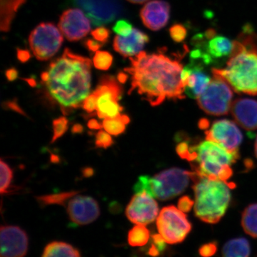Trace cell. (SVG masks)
I'll list each match as a JSON object with an SVG mask.
<instances>
[{
    "instance_id": "30bf717a",
    "label": "cell",
    "mask_w": 257,
    "mask_h": 257,
    "mask_svg": "<svg viewBox=\"0 0 257 257\" xmlns=\"http://www.w3.org/2000/svg\"><path fill=\"white\" fill-rule=\"evenodd\" d=\"M63 37L60 29L52 23H42L30 33L29 43L37 60H50L60 50Z\"/></svg>"
},
{
    "instance_id": "8fae6325",
    "label": "cell",
    "mask_w": 257,
    "mask_h": 257,
    "mask_svg": "<svg viewBox=\"0 0 257 257\" xmlns=\"http://www.w3.org/2000/svg\"><path fill=\"white\" fill-rule=\"evenodd\" d=\"M206 139L224 147L231 153H239L243 135L234 121L220 119L214 121L205 130Z\"/></svg>"
},
{
    "instance_id": "cb8c5ba5",
    "label": "cell",
    "mask_w": 257,
    "mask_h": 257,
    "mask_svg": "<svg viewBox=\"0 0 257 257\" xmlns=\"http://www.w3.org/2000/svg\"><path fill=\"white\" fill-rule=\"evenodd\" d=\"M241 226L246 234L257 238V203L245 208L241 216Z\"/></svg>"
},
{
    "instance_id": "ac0fdd59",
    "label": "cell",
    "mask_w": 257,
    "mask_h": 257,
    "mask_svg": "<svg viewBox=\"0 0 257 257\" xmlns=\"http://www.w3.org/2000/svg\"><path fill=\"white\" fill-rule=\"evenodd\" d=\"M231 112L236 124L247 131L257 130V101L238 98L232 102Z\"/></svg>"
},
{
    "instance_id": "484cf974",
    "label": "cell",
    "mask_w": 257,
    "mask_h": 257,
    "mask_svg": "<svg viewBox=\"0 0 257 257\" xmlns=\"http://www.w3.org/2000/svg\"><path fill=\"white\" fill-rule=\"evenodd\" d=\"M150 232L145 225L137 224L128 231V242L130 246H143L148 242Z\"/></svg>"
},
{
    "instance_id": "b9f144b4",
    "label": "cell",
    "mask_w": 257,
    "mask_h": 257,
    "mask_svg": "<svg viewBox=\"0 0 257 257\" xmlns=\"http://www.w3.org/2000/svg\"><path fill=\"white\" fill-rule=\"evenodd\" d=\"M87 126L90 128V130H100V128L102 127V124L101 125L99 124V123L98 122L97 120L92 119L88 121Z\"/></svg>"
},
{
    "instance_id": "4dcf8cb0",
    "label": "cell",
    "mask_w": 257,
    "mask_h": 257,
    "mask_svg": "<svg viewBox=\"0 0 257 257\" xmlns=\"http://www.w3.org/2000/svg\"><path fill=\"white\" fill-rule=\"evenodd\" d=\"M68 119L65 116H61V117L54 120L53 122H52L54 133L51 143H55V141L63 136L68 130Z\"/></svg>"
},
{
    "instance_id": "ab89813d",
    "label": "cell",
    "mask_w": 257,
    "mask_h": 257,
    "mask_svg": "<svg viewBox=\"0 0 257 257\" xmlns=\"http://www.w3.org/2000/svg\"><path fill=\"white\" fill-rule=\"evenodd\" d=\"M18 57L22 62H28L30 58V54L28 50H18Z\"/></svg>"
},
{
    "instance_id": "d6a6232c",
    "label": "cell",
    "mask_w": 257,
    "mask_h": 257,
    "mask_svg": "<svg viewBox=\"0 0 257 257\" xmlns=\"http://www.w3.org/2000/svg\"><path fill=\"white\" fill-rule=\"evenodd\" d=\"M112 138L110 134L106 133L105 130H100L96 135L95 145L98 148L107 149L113 145Z\"/></svg>"
},
{
    "instance_id": "74e56055",
    "label": "cell",
    "mask_w": 257,
    "mask_h": 257,
    "mask_svg": "<svg viewBox=\"0 0 257 257\" xmlns=\"http://www.w3.org/2000/svg\"><path fill=\"white\" fill-rule=\"evenodd\" d=\"M193 206H194V202L189 197L184 196L179 199L178 208L183 212H189L192 209Z\"/></svg>"
},
{
    "instance_id": "d4e9b609",
    "label": "cell",
    "mask_w": 257,
    "mask_h": 257,
    "mask_svg": "<svg viewBox=\"0 0 257 257\" xmlns=\"http://www.w3.org/2000/svg\"><path fill=\"white\" fill-rule=\"evenodd\" d=\"M130 119L127 115L121 114L113 118H106L102 121V127L106 133L113 136H118L124 133L126 125L130 123Z\"/></svg>"
},
{
    "instance_id": "bcb514c9",
    "label": "cell",
    "mask_w": 257,
    "mask_h": 257,
    "mask_svg": "<svg viewBox=\"0 0 257 257\" xmlns=\"http://www.w3.org/2000/svg\"><path fill=\"white\" fill-rule=\"evenodd\" d=\"M127 75L128 74H119V76H118V80H119V82L124 83L126 79H127Z\"/></svg>"
},
{
    "instance_id": "e0dca14e",
    "label": "cell",
    "mask_w": 257,
    "mask_h": 257,
    "mask_svg": "<svg viewBox=\"0 0 257 257\" xmlns=\"http://www.w3.org/2000/svg\"><path fill=\"white\" fill-rule=\"evenodd\" d=\"M170 17V5L162 0L148 2L142 8L140 18L144 25L152 31L165 28Z\"/></svg>"
},
{
    "instance_id": "4fadbf2b",
    "label": "cell",
    "mask_w": 257,
    "mask_h": 257,
    "mask_svg": "<svg viewBox=\"0 0 257 257\" xmlns=\"http://www.w3.org/2000/svg\"><path fill=\"white\" fill-rule=\"evenodd\" d=\"M78 194L65 204L69 219L77 225L91 224L100 215L99 204L94 198Z\"/></svg>"
},
{
    "instance_id": "7c38bea8",
    "label": "cell",
    "mask_w": 257,
    "mask_h": 257,
    "mask_svg": "<svg viewBox=\"0 0 257 257\" xmlns=\"http://www.w3.org/2000/svg\"><path fill=\"white\" fill-rule=\"evenodd\" d=\"M128 220L135 224L148 225L159 215V207L153 197L146 192L135 194L126 209Z\"/></svg>"
},
{
    "instance_id": "52a82bcc",
    "label": "cell",
    "mask_w": 257,
    "mask_h": 257,
    "mask_svg": "<svg viewBox=\"0 0 257 257\" xmlns=\"http://www.w3.org/2000/svg\"><path fill=\"white\" fill-rule=\"evenodd\" d=\"M233 89L220 76L213 74L209 86L197 98L200 109L207 114L226 115L232 105Z\"/></svg>"
},
{
    "instance_id": "6da1fadb",
    "label": "cell",
    "mask_w": 257,
    "mask_h": 257,
    "mask_svg": "<svg viewBox=\"0 0 257 257\" xmlns=\"http://www.w3.org/2000/svg\"><path fill=\"white\" fill-rule=\"evenodd\" d=\"M182 55L175 57L160 50L157 53L147 54L142 51L135 57H130V65L124 72L131 77L128 94L136 91L152 106L162 104L166 99L180 100L185 98L182 84L183 64Z\"/></svg>"
},
{
    "instance_id": "5bb4252c",
    "label": "cell",
    "mask_w": 257,
    "mask_h": 257,
    "mask_svg": "<svg viewBox=\"0 0 257 257\" xmlns=\"http://www.w3.org/2000/svg\"><path fill=\"white\" fill-rule=\"evenodd\" d=\"M62 35L70 42L82 40L90 32L91 24L82 10L74 8L64 11L58 24Z\"/></svg>"
},
{
    "instance_id": "9c48e42d",
    "label": "cell",
    "mask_w": 257,
    "mask_h": 257,
    "mask_svg": "<svg viewBox=\"0 0 257 257\" xmlns=\"http://www.w3.org/2000/svg\"><path fill=\"white\" fill-rule=\"evenodd\" d=\"M92 94L95 97L96 114L99 119L113 118L121 114L123 106L119 101L122 89L113 76H102Z\"/></svg>"
},
{
    "instance_id": "d590c367",
    "label": "cell",
    "mask_w": 257,
    "mask_h": 257,
    "mask_svg": "<svg viewBox=\"0 0 257 257\" xmlns=\"http://www.w3.org/2000/svg\"><path fill=\"white\" fill-rule=\"evenodd\" d=\"M217 244L216 242H211L203 245L199 248V253L203 257H211L216 253Z\"/></svg>"
},
{
    "instance_id": "f6af8a7d",
    "label": "cell",
    "mask_w": 257,
    "mask_h": 257,
    "mask_svg": "<svg viewBox=\"0 0 257 257\" xmlns=\"http://www.w3.org/2000/svg\"><path fill=\"white\" fill-rule=\"evenodd\" d=\"M9 106L11 108V109H15V110L19 111V112L23 113V111H21V109H20V108L19 107L18 104H15V103L10 102L9 103Z\"/></svg>"
},
{
    "instance_id": "7bdbcfd3",
    "label": "cell",
    "mask_w": 257,
    "mask_h": 257,
    "mask_svg": "<svg viewBox=\"0 0 257 257\" xmlns=\"http://www.w3.org/2000/svg\"><path fill=\"white\" fill-rule=\"evenodd\" d=\"M72 132L73 134L82 133L83 132V126L79 124H74L72 128Z\"/></svg>"
},
{
    "instance_id": "277c9868",
    "label": "cell",
    "mask_w": 257,
    "mask_h": 257,
    "mask_svg": "<svg viewBox=\"0 0 257 257\" xmlns=\"http://www.w3.org/2000/svg\"><path fill=\"white\" fill-rule=\"evenodd\" d=\"M192 181L196 216L208 224L219 222L231 201L229 184L224 181L198 177L194 172Z\"/></svg>"
},
{
    "instance_id": "603a6c76",
    "label": "cell",
    "mask_w": 257,
    "mask_h": 257,
    "mask_svg": "<svg viewBox=\"0 0 257 257\" xmlns=\"http://www.w3.org/2000/svg\"><path fill=\"white\" fill-rule=\"evenodd\" d=\"M251 248L247 239L236 238L227 241L222 249V257H249Z\"/></svg>"
},
{
    "instance_id": "d6986e66",
    "label": "cell",
    "mask_w": 257,
    "mask_h": 257,
    "mask_svg": "<svg viewBox=\"0 0 257 257\" xmlns=\"http://www.w3.org/2000/svg\"><path fill=\"white\" fill-rule=\"evenodd\" d=\"M150 41L147 34L134 28L126 37L117 35L114 37L113 47L116 52L124 57H131L138 55L143 51L145 45Z\"/></svg>"
},
{
    "instance_id": "e575fe53",
    "label": "cell",
    "mask_w": 257,
    "mask_h": 257,
    "mask_svg": "<svg viewBox=\"0 0 257 257\" xmlns=\"http://www.w3.org/2000/svg\"><path fill=\"white\" fill-rule=\"evenodd\" d=\"M92 36L96 41L104 44L109 39V31L105 28H96L92 31Z\"/></svg>"
},
{
    "instance_id": "836d02e7",
    "label": "cell",
    "mask_w": 257,
    "mask_h": 257,
    "mask_svg": "<svg viewBox=\"0 0 257 257\" xmlns=\"http://www.w3.org/2000/svg\"><path fill=\"white\" fill-rule=\"evenodd\" d=\"M133 29V25L128 21L120 20L115 24L113 30L116 35H119V36L126 37L132 33Z\"/></svg>"
},
{
    "instance_id": "44dd1931",
    "label": "cell",
    "mask_w": 257,
    "mask_h": 257,
    "mask_svg": "<svg viewBox=\"0 0 257 257\" xmlns=\"http://www.w3.org/2000/svg\"><path fill=\"white\" fill-rule=\"evenodd\" d=\"M27 0H1L0 5V29L2 32H9L17 12Z\"/></svg>"
},
{
    "instance_id": "9a60e30c",
    "label": "cell",
    "mask_w": 257,
    "mask_h": 257,
    "mask_svg": "<svg viewBox=\"0 0 257 257\" xmlns=\"http://www.w3.org/2000/svg\"><path fill=\"white\" fill-rule=\"evenodd\" d=\"M204 64L201 61L191 60L190 63L182 69V84L184 94L189 97L197 99L211 82V77L204 71Z\"/></svg>"
},
{
    "instance_id": "8d00e7d4",
    "label": "cell",
    "mask_w": 257,
    "mask_h": 257,
    "mask_svg": "<svg viewBox=\"0 0 257 257\" xmlns=\"http://www.w3.org/2000/svg\"><path fill=\"white\" fill-rule=\"evenodd\" d=\"M82 107L88 114H92L96 111V100L94 94H90L83 101Z\"/></svg>"
},
{
    "instance_id": "ee69618b",
    "label": "cell",
    "mask_w": 257,
    "mask_h": 257,
    "mask_svg": "<svg viewBox=\"0 0 257 257\" xmlns=\"http://www.w3.org/2000/svg\"><path fill=\"white\" fill-rule=\"evenodd\" d=\"M83 174H84V177H89L93 175L94 171H93L92 168H86L83 171Z\"/></svg>"
},
{
    "instance_id": "7a4b0ae2",
    "label": "cell",
    "mask_w": 257,
    "mask_h": 257,
    "mask_svg": "<svg viewBox=\"0 0 257 257\" xmlns=\"http://www.w3.org/2000/svg\"><path fill=\"white\" fill-rule=\"evenodd\" d=\"M91 64L89 58L66 48L42 74L47 94L64 113L82 107L83 101L90 94Z\"/></svg>"
},
{
    "instance_id": "2e32d148",
    "label": "cell",
    "mask_w": 257,
    "mask_h": 257,
    "mask_svg": "<svg viewBox=\"0 0 257 257\" xmlns=\"http://www.w3.org/2000/svg\"><path fill=\"white\" fill-rule=\"evenodd\" d=\"M28 234L17 226L1 227V257H24L28 251Z\"/></svg>"
},
{
    "instance_id": "f546056e",
    "label": "cell",
    "mask_w": 257,
    "mask_h": 257,
    "mask_svg": "<svg viewBox=\"0 0 257 257\" xmlns=\"http://www.w3.org/2000/svg\"><path fill=\"white\" fill-rule=\"evenodd\" d=\"M0 170H1L0 191L2 194H4L8 192L13 180V170L3 160H1V163H0Z\"/></svg>"
},
{
    "instance_id": "f1b7e54d",
    "label": "cell",
    "mask_w": 257,
    "mask_h": 257,
    "mask_svg": "<svg viewBox=\"0 0 257 257\" xmlns=\"http://www.w3.org/2000/svg\"><path fill=\"white\" fill-rule=\"evenodd\" d=\"M113 57L106 51H99L95 52L93 59V64L96 69L99 70H108L112 64Z\"/></svg>"
},
{
    "instance_id": "60d3db41",
    "label": "cell",
    "mask_w": 257,
    "mask_h": 257,
    "mask_svg": "<svg viewBox=\"0 0 257 257\" xmlns=\"http://www.w3.org/2000/svg\"><path fill=\"white\" fill-rule=\"evenodd\" d=\"M7 78L9 81H14L18 78V72L15 69H8L6 72Z\"/></svg>"
},
{
    "instance_id": "83f0119b",
    "label": "cell",
    "mask_w": 257,
    "mask_h": 257,
    "mask_svg": "<svg viewBox=\"0 0 257 257\" xmlns=\"http://www.w3.org/2000/svg\"><path fill=\"white\" fill-rule=\"evenodd\" d=\"M79 192H67L60 193V194H52V195L41 196V197H37V199L43 205L59 204V205L64 206L69 199L78 194Z\"/></svg>"
},
{
    "instance_id": "3957f363",
    "label": "cell",
    "mask_w": 257,
    "mask_h": 257,
    "mask_svg": "<svg viewBox=\"0 0 257 257\" xmlns=\"http://www.w3.org/2000/svg\"><path fill=\"white\" fill-rule=\"evenodd\" d=\"M179 157L192 162V172L198 177L227 182L233 175L231 165L239 159V153H231L218 144L206 140L197 145L187 142Z\"/></svg>"
},
{
    "instance_id": "7dc6e473",
    "label": "cell",
    "mask_w": 257,
    "mask_h": 257,
    "mask_svg": "<svg viewBox=\"0 0 257 257\" xmlns=\"http://www.w3.org/2000/svg\"><path fill=\"white\" fill-rule=\"evenodd\" d=\"M130 3H133V4H143V3H146L148 0H127Z\"/></svg>"
},
{
    "instance_id": "1f68e13d",
    "label": "cell",
    "mask_w": 257,
    "mask_h": 257,
    "mask_svg": "<svg viewBox=\"0 0 257 257\" xmlns=\"http://www.w3.org/2000/svg\"><path fill=\"white\" fill-rule=\"evenodd\" d=\"M170 35L174 42L180 43V42H183L187 37V30L181 24H175L173 26L171 27Z\"/></svg>"
},
{
    "instance_id": "f35d334b",
    "label": "cell",
    "mask_w": 257,
    "mask_h": 257,
    "mask_svg": "<svg viewBox=\"0 0 257 257\" xmlns=\"http://www.w3.org/2000/svg\"><path fill=\"white\" fill-rule=\"evenodd\" d=\"M103 44L101 42L96 41L95 40H88L86 42V46L91 52H96L99 50V49L102 46Z\"/></svg>"
},
{
    "instance_id": "5b68a950",
    "label": "cell",
    "mask_w": 257,
    "mask_h": 257,
    "mask_svg": "<svg viewBox=\"0 0 257 257\" xmlns=\"http://www.w3.org/2000/svg\"><path fill=\"white\" fill-rule=\"evenodd\" d=\"M211 72L224 78L234 92L257 95L256 52L241 51L230 57L225 68Z\"/></svg>"
},
{
    "instance_id": "7402d4cb",
    "label": "cell",
    "mask_w": 257,
    "mask_h": 257,
    "mask_svg": "<svg viewBox=\"0 0 257 257\" xmlns=\"http://www.w3.org/2000/svg\"><path fill=\"white\" fill-rule=\"evenodd\" d=\"M42 257H81L77 248L62 241H52L44 249Z\"/></svg>"
},
{
    "instance_id": "4316f807",
    "label": "cell",
    "mask_w": 257,
    "mask_h": 257,
    "mask_svg": "<svg viewBox=\"0 0 257 257\" xmlns=\"http://www.w3.org/2000/svg\"><path fill=\"white\" fill-rule=\"evenodd\" d=\"M237 40L242 44L246 50L257 53V35L250 24L244 25Z\"/></svg>"
},
{
    "instance_id": "ba28073f",
    "label": "cell",
    "mask_w": 257,
    "mask_h": 257,
    "mask_svg": "<svg viewBox=\"0 0 257 257\" xmlns=\"http://www.w3.org/2000/svg\"><path fill=\"white\" fill-rule=\"evenodd\" d=\"M159 234L165 243L182 242L192 229V224L183 211L175 206L164 207L157 216Z\"/></svg>"
},
{
    "instance_id": "c3c4849f",
    "label": "cell",
    "mask_w": 257,
    "mask_h": 257,
    "mask_svg": "<svg viewBox=\"0 0 257 257\" xmlns=\"http://www.w3.org/2000/svg\"><path fill=\"white\" fill-rule=\"evenodd\" d=\"M254 152H255V156H256V157L257 158V136H256V142H255Z\"/></svg>"
},
{
    "instance_id": "8992f818",
    "label": "cell",
    "mask_w": 257,
    "mask_h": 257,
    "mask_svg": "<svg viewBox=\"0 0 257 257\" xmlns=\"http://www.w3.org/2000/svg\"><path fill=\"white\" fill-rule=\"evenodd\" d=\"M193 176V172L175 167L162 171L152 177L140 176L134 186V191L135 194L146 192L161 201L170 200L185 191Z\"/></svg>"
},
{
    "instance_id": "ffe728a7",
    "label": "cell",
    "mask_w": 257,
    "mask_h": 257,
    "mask_svg": "<svg viewBox=\"0 0 257 257\" xmlns=\"http://www.w3.org/2000/svg\"><path fill=\"white\" fill-rule=\"evenodd\" d=\"M234 42L222 35H215L206 42V47L200 49L202 60L205 64L212 63L216 59L224 58L232 53Z\"/></svg>"
}]
</instances>
